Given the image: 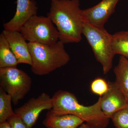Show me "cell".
<instances>
[{"label":"cell","instance_id":"obj_1","mask_svg":"<svg viewBox=\"0 0 128 128\" xmlns=\"http://www.w3.org/2000/svg\"><path fill=\"white\" fill-rule=\"evenodd\" d=\"M50 0L47 16L56 26L60 41L64 44L80 42L84 22L80 0Z\"/></svg>","mask_w":128,"mask_h":128},{"label":"cell","instance_id":"obj_2","mask_svg":"<svg viewBox=\"0 0 128 128\" xmlns=\"http://www.w3.org/2000/svg\"><path fill=\"white\" fill-rule=\"evenodd\" d=\"M51 110L58 114H71L82 119L91 128H106L109 123L101 110L100 98L93 105L85 106L79 103L76 97L67 91L59 90L52 97Z\"/></svg>","mask_w":128,"mask_h":128},{"label":"cell","instance_id":"obj_3","mask_svg":"<svg viewBox=\"0 0 128 128\" xmlns=\"http://www.w3.org/2000/svg\"><path fill=\"white\" fill-rule=\"evenodd\" d=\"M64 44L60 40L52 45L28 42L32 72L36 75H45L68 64L70 57Z\"/></svg>","mask_w":128,"mask_h":128},{"label":"cell","instance_id":"obj_4","mask_svg":"<svg viewBox=\"0 0 128 128\" xmlns=\"http://www.w3.org/2000/svg\"><path fill=\"white\" fill-rule=\"evenodd\" d=\"M82 34L92 49L96 60L102 65L104 73L107 74L112 66L115 54L112 49V34L104 28H98L84 22Z\"/></svg>","mask_w":128,"mask_h":128},{"label":"cell","instance_id":"obj_5","mask_svg":"<svg viewBox=\"0 0 128 128\" xmlns=\"http://www.w3.org/2000/svg\"><path fill=\"white\" fill-rule=\"evenodd\" d=\"M48 16L32 17L21 28L20 32L28 42L48 45L59 40V33Z\"/></svg>","mask_w":128,"mask_h":128},{"label":"cell","instance_id":"obj_6","mask_svg":"<svg viewBox=\"0 0 128 128\" xmlns=\"http://www.w3.org/2000/svg\"><path fill=\"white\" fill-rule=\"evenodd\" d=\"M32 85L30 76L17 67L0 68V86L11 96L14 105L25 97Z\"/></svg>","mask_w":128,"mask_h":128},{"label":"cell","instance_id":"obj_7","mask_svg":"<svg viewBox=\"0 0 128 128\" xmlns=\"http://www.w3.org/2000/svg\"><path fill=\"white\" fill-rule=\"evenodd\" d=\"M52 108V98L45 92H42L37 98H30L14 111L27 125L33 128L40 113L44 110H51Z\"/></svg>","mask_w":128,"mask_h":128},{"label":"cell","instance_id":"obj_8","mask_svg":"<svg viewBox=\"0 0 128 128\" xmlns=\"http://www.w3.org/2000/svg\"><path fill=\"white\" fill-rule=\"evenodd\" d=\"M120 0H102L93 7L82 10L84 22L98 28H104L108 19L115 11Z\"/></svg>","mask_w":128,"mask_h":128},{"label":"cell","instance_id":"obj_9","mask_svg":"<svg viewBox=\"0 0 128 128\" xmlns=\"http://www.w3.org/2000/svg\"><path fill=\"white\" fill-rule=\"evenodd\" d=\"M100 98L101 110L109 119L117 112L128 108L125 97L114 82L110 83L108 91Z\"/></svg>","mask_w":128,"mask_h":128},{"label":"cell","instance_id":"obj_10","mask_svg":"<svg viewBox=\"0 0 128 128\" xmlns=\"http://www.w3.org/2000/svg\"><path fill=\"white\" fill-rule=\"evenodd\" d=\"M16 14L9 22L4 24L6 31L20 32L21 28L32 17L37 15L38 7L34 0H17Z\"/></svg>","mask_w":128,"mask_h":128},{"label":"cell","instance_id":"obj_11","mask_svg":"<svg viewBox=\"0 0 128 128\" xmlns=\"http://www.w3.org/2000/svg\"><path fill=\"white\" fill-rule=\"evenodd\" d=\"M8 43L12 52L15 55L18 64L32 65V59L28 43L21 34L17 31H6L2 32Z\"/></svg>","mask_w":128,"mask_h":128},{"label":"cell","instance_id":"obj_12","mask_svg":"<svg viewBox=\"0 0 128 128\" xmlns=\"http://www.w3.org/2000/svg\"><path fill=\"white\" fill-rule=\"evenodd\" d=\"M84 122L71 114H58L48 111L42 124L46 128H77Z\"/></svg>","mask_w":128,"mask_h":128},{"label":"cell","instance_id":"obj_13","mask_svg":"<svg viewBox=\"0 0 128 128\" xmlns=\"http://www.w3.org/2000/svg\"><path fill=\"white\" fill-rule=\"evenodd\" d=\"M116 76L114 83L122 92L128 104V59L121 56L118 64L114 67Z\"/></svg>","mask_w":128,"mask_h":128},{"label":"cell","instance_id":"obj_14","mask_svg":"<svg viewBox=\"0 0 128 128\" xmlns=\"http://www.w3.org/2000/svg\"><path fill=\"white\" fill-rule=\"evenodd\" d=\"M18 64L2 33L0 35V68L17 67Z\"/></svg>","mask_w":128,"mask_h":128},{"label":"cell","instance_id":"obj_15","mask_svg":"<svg viewBox=\"0 0 128 128\" xmlns=\"http://www.w3.org/2000/svg\"><path fill=\"white\" fill-rule=\"evenodd\" d=\"M112 49L114 54H120L128 59V31L112 34Z\"/></svg>","mask_w":128,"mask_h":128},{"label":"cell","instance_id":"obj_16","mask_svg":"<svg viewBox=\"0 0 128 128\" xmlns=\"http://www.w3.org/2000/svg\"><path fill=\"white\" fill-rule=\"evenodd\" d=\"M12 97L0 86V123L15 114L12 106Z\"/></svg>","mask_w":128,"mask_h":128},{"label":"cell","instance_id":"obj_17","mask_svg":"<svg viewBox=\"0 0 128 128\" xmlns=\"http://www.w3.org/2000/svg\"><path fill=\"white\" fill-rule=\"evenodd\" d=\"M110 82H108L103 78L98 77L92 82L90 90L93 94L102 96L108 91Z\"/></svg>","mask_w":128,"mask_h":128},{"label":"cell","instance_id":"obj_18","mask_svg":"<svg viewBox=\"0 0 128 128\" xmlns=\"http://www.w3.org/2000/svg\"><path fill=\"white\" fill-rule=\"evenodd\" d=\"M111 119L115 128H128V108L117 112Z\"/></svg>","mask_w":128,"mask_h":128},{"label":"cell","instance_id":"obj_19","mask_svg":"<svg viewBox=\"0 0 128 128\" xmlns=\"http://www.w3.org/2000/svg\"><path fill=\"white\" fill-rule=\"evenodd\" d=\"M7 121L12 128H33L27 125L22 121L20 116L16 114L9 118Z\"/></svg>","mask_w":128,"mask_h":128},{"label":"cell","instance_id":"obj_20","mask_svg":"<svg viewBox=\"0 0 128 128\" xmlns=\"http://www.w3.org/2000/svg\"><path fill=\"white\" fill-rule=\"evenodd\" d=\"M0 128H12L10 124L8 121L0 123Z\"/></svg>","mask_w":128,"mask_h":128},{"label":"cell","instance_id":"obj_21","mask_svg":"<svg viewBox=\"0 0 128 128\" xmlns=\"http://www.w3.org/2000/svg\"><path fill=\"white\" fill-rule=\"evenodd\" d=\"M77 128H91L90 126L87 124L86 123L82 124L78 127Z\"/></svg>","mask_w":128,"mask_h":128}]
</instances>
